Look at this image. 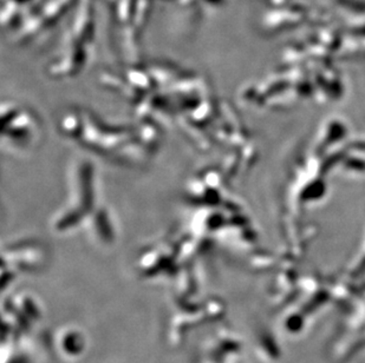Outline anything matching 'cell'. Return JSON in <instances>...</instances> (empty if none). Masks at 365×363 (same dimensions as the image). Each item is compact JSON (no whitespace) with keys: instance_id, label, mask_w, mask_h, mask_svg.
<instances>
[{"instance_id":"cell-1","label":"cell","mask_w":365,"mask_h":363,"mask_svg":"<svg viewBox=\"0 0 365 363\" xmlns=\"http://www.w3.org/2000/svg\"><path fill=\"white\" fill-rule=\"evenodd\" d=\"M28 1H30V0H9V9H14L16 7V10H17V7L19 5L28 4Z\"/></svg>"}]
</instances>
